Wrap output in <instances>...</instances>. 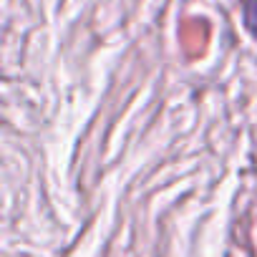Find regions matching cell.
<instances>
[{"label": "cell", "mask_w": 257, "mask_h": 257, "mask_svg": "<svg viewBox=\"0 0 257 257\" xmlns=\"http://www.w3.org/2000/svg\"><path fill=\"white\" fill-rule=\"evenodd\" d=\"M242 18L252 36H257V0H242Z\"/></svg>", "instance_id": "obj_1"}]
</instances>
